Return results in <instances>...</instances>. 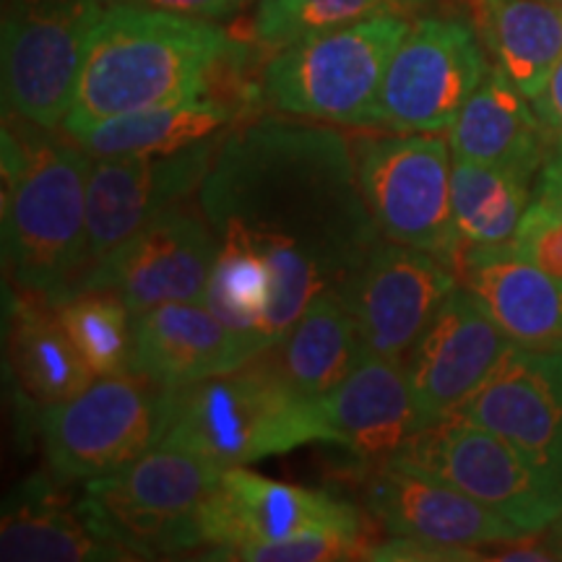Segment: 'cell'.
<instances>
[{
  "label": "cell",
  "instance_id": "obj_20",
  "mask_svg": "<svg viewBox=\"0 0 562 562\" xmlns=\"http://www.w3.org/2000/svg\"><path fill=\"white\" fill-rule=\"evenodd\" d=\"M336 446L364 461L385 463L425 427L404 362L364 355L331 393L318 398Z\"/></svg>",
  "mask_w": 562,
  "mask_h": 562
},
{
  "label": "cell",
  "instance_id": "obj_2",
  "mask_svg": "<svg viewBox=\"0 0 562 562\" xmlns=\"http://www.w3.org/2000/svg\"><path fill=\"white\" fill-rule=\"evenodd\" d=\"M232 58L237 42L216 21L110 5L89 42L63 131L76 138L112 117L206 94Z\"/></svg>",
  "mask_w": 562,
  "mask_h": 562
},
{
  "label": "cell",
  "instance_id": "obj_19",
  "mask_svg": "<svg viewBox=\"0 0 562 562\" xmlns=\"http://www.w3.org/2000/svg\"><path fill=\"white\" fill-rule=\"evenodd\" d=\"M456 277L510 344L562 351V281L518 256L510 243L463 248Z\"/></svg>",
  "mask_w": 562,
  "mask_h": 562
},
{
  "label": "cell",
  "instance_id": "obj_6",
  "mask_svg": "<svg viewBox=\"0 0 562 562\" xmlns=\"http://www.w3.org/2000/svg\"><path fill=\"white\" fill-rule=\"evenodd\" d=\"M409 26L406 13L389 11L292 42L266 60L258 94L284 115L372 125L383 76Z\"/></svg>",
  "mask_w": 562,
  "mask_h": 562
},
{
  "label": "cell",
  "instance_id": "obj_5",
  "mask_svg": "<svg viewBox=\"0 0 562 562\" xmlns=\"http://www.w3.org/2000/svg\"><path fill=\"white\" fill-rule=\"evenodd\" d=\"M224 469L167 432L121 472L83 482L81 508L131 560L159 558L201 544L203 503L220 487Z\"/></svg>",
  "mask_w": 562,
  "mask_h": 562
},
{
  "label": "cell",
  "instance_id": "obj_34",
  "mask_svg": "<svg viewBox=\"0 0 562 562\" xmlns=\"http://www.w3.org/2000/svg\"><path fill=\"white\" fill-rule=\"evenodd\" d=\"M533 108H537L547 133H550L552 151L562 154V60L558 63V68L552 70L542 94L533 100Z\"/></svg>",
  "mask_w": 562,
  "mask_h": 562
},
{
  "label": "cell",
  "instance_id": "obj_29",
  "mask_svg": "<svg viewBox=\"0 0 562 562\" xmlns=\"http://www.w3.org/2000/svg\"><path fill=\"white\" fill-rule=\"evenodd\" d=\"M50 305L97 378L131 372L136 315L131 313L121 294L87 290L50 302Z\"/></svg>",
  "mask_w": 562,
  "mask_h": 562
},
{
  "label": "cell",
  "instance_id": "obj_33",
  "mask_svg": "<svg viewBox=\"0 0 562 562\" xmlns=\"http://www.w3.org/2000/svg\"><path fill=\"white\" fill-rule=\"evenodd\" d=\"M104 9L110 5H128V9H149L180 13V16L222 21L243 11L250 0H102Z\"/></svg>",
  "mask_w": 562,
  "mask_h": 562
},
{
  "label": "cell",
  "instance_id": "obj_31",
  "mask_svg": "<svg viewBox=\"0 0 562 562\" xmlns=\"http://www.w3.org/2000/svg\"><path fill=\"white\" fill-rule=\"evenodd\" d=\"M370 544H364V531H315L284 542L252 544L229 552L224 560L245 562H334L368 558Z\"/></svg>",
  "mask_w": 562,
  "mask_h": 562
},
{
  "label": "cell",
  "instance_id": "obj_27",
  "mask_svg": "<svg viewBox=\"0 0 562 562\" xmlns=\"http://www.w3.org/2000/svg\"><path fill=\"white\" fill-rule=\"evenodd\" d=\"M269 351L292 389L307 398L331 393L362 357L355 318L339 292L321 294Z\"/></svg>",
  "mask_w": 562,
  "mask_h": 562
},
{
  "label": "cell",
  "instance_id": "obj_39",
  "mask_svg": "<svg viewBox=\"0 0 562 562\" xmlns=\"http://www.w3.org/2000/svg\"><path fill=\"white\" fill-rule=\"evenodd\" d=\"M554 550H558V554H560V560H562V544H560V547H554Z\"/></svg>",
  "mask_w": 562,
  "mask_h": 562
},
{
  "label": "cell",
  "instance_id": "obj_38",
  "mask_svg": "<svg viewBox=\"0 0 562 562\" xmlns=\"http://www.w3.org/2000/svg\"><path fill=\"white\" fill-rule=\"evenodd\" d=\"M547 3H552V5H558V9L562 11V0H547Z\"/></svg>",
  "mask_w": 562,
  "mask_h": 562
},
{
  "label": "cell",
  "instance_id": "obj_35",
  "mask_svg": "<svg viewBox=\"0 0 562 562\" xmlns=\"http://www.w3.org/2000/svg\"><path fill=\"white\" fill-rule=\"evenodd\" d=\"M533 191L547 195V199L554 201L562 209V154L550 151L544 167L537 175V186H533Z\"/></svg>",
  "mask_w": 562,
  "mask_h": 562
},
{
  "label": "cell",
  "instance_id": "obj_8",
  "mask_svg": "<svg viewBox=\"0 0 562 562\" xmlns=\"http://www.w3.org/2000/svg\"><path fill=\"white\" fill-rule=\"evenodd\" d=\"M351 149L362 195L383 235L456 271L463 243L453 220L451 144L435 133H393L357 138Z\"/></svg>",
  "mask_w": 562,
  "mask_h": 562
},
{
  "label": "cell",
  "instance_id": "obj_4",
  "mask_svg": "<svg viewBox=\"0 0 562 562\" xmlns=\"http://www.w3.org/2000/svg\"><path fill=\"white\" fill-rule=\"evenodd\" d=\"M222 469L307 442H334L318 398L292 389L271 351L240 368L170 389V430Z\"/></svg>",
  "mask_w": 562,
  "mask_h": 562
},
{
  "label": "cell",
  "instance_id": "obj_18",
  "mask_svg": "<svg viewBox=\"0 0 562 562\" xmlns=\"http://www.w3.org/2000/svg\"><path fill=\"white\" fill-rule=\"evenodd\" d=\"M508 347V336L459 286L404 357L406 381L425 425L453 417Z\"/></svg>",
  "mask_w": 562,
  "mask_h": 562
},
{
  "label": "cell",
  "instance_id": "obj_9",
  "mask_svg": "<svg viewBox=\"0 0 562 562\" xmlns=\"http://www.w3.org/2000/svg\"><path fill=\"white\" fill-rule=\"evenodd\" d=\"M391 461L453 484L531 537L550 529L562 510L558 476L474 422H430Z\"/></svg>",
  "mask_w": 562,
  "mask_h": 562
},
{
  "label": "cell",
  "instance_id": "obj_14",
  "mask_svg": "<svg viewBox=\"0 0 562 562\" xmlns=\"http://www.w3.org/2000/svg\"><path fill=\"white\" fill-rule=\"evenodd\" d=\"M220 144L222 138L209 136L172 154L94 159L87 186V256L76 279L161 211L199 193Z\"/></svg>",
  "mask_w": 562,
  "mask_h": 562
},
{
  "label": "cell",
  "instance_id": "obj_11",
  "mask_svg": "<svg viewBox=\"0 0 562 562\" xmlns=\"http://www.w3.org/2000/svg\"><path fill=\"white\" fill-rule=\"evenodd\" d=\"M487 70L482 37L472 21H412L383 76L372 125L391 133L448 131Z\"/></svg>",
  "mask_w": 562,
  "mask_h": 562
},
{
  "label": "cell",
  "instance_id": "obj_1",
  "mask_svg": "<svg viewBox=\"0 0 562 562\" xmlns=\"http://www.w3.org/2000/svg\"><path fill=\"white\" fill-rule=\"evenodd\" d=\"M199 203L216 237L203 302L243 360L290 334L321 294L339 292L383 240L339 131L279 117L222 138Z\"/></svg>",
  "mask_w": 562,
  "mask_h": 562
},
{
  "label": "cell",
  "instance_id": "obj_24",
  "mask_svg": "<svg viewBox=\"0 0 562 562\" xmlns=\"http://www.w3.org/2000/svg\"><path fill=\"white\" fill-rule=\"evenodd\" d=\"M13 302L9 323V362L16 389L32 406L47 409L68 402L97 381L83 355L70 339L45 297Z\"/></svg>",
  "mask_w": 562,
  "mask_h": 562
},
{
  "label": "cell",
  "instance_id": "obj_25",
  "mask_svg": "<svg viewBox=\"0 0 562 562\" xmlns=\"http://www.w3.org/2000/svg\"><path fill=\"white\" fill-rule=\"evenodd\" d=\"M495 63L533 102L562 60V11L547 0H469Z\"/></svg>",
  "mask_w": 562,
  "mask_h": 562
},
{
  "label": "cell",
  "instance_id": "obj_10",
  "mask_svg": "<svg viewBox=\"0 0 562 562\" xmlns=\"http://www.w3.org/2000/svg\"><path fill=\"white\" fill-rule=\"evenodd\" d=\"M102 13V0H5V115L45 131L63 125Z\"/></svg>",
  "mask_w": 562,
  "mask_h": 562
},
{
  "label": "cell",
  "instance_id": "obj_26",
  "mask_svg": "<svg viewBox=\"0 0 562 562\" xmlns=\"http://www.w3.org/2000/svg\"><path fill=\"white\" fill-rule=\"evenodd\" d=\"M232 121H235V108L206 91V94L188 97L180 102L112 117L108 123L83 131L76 140L94 159L172 154L214 136Z\"/></svg>",
  "mask_w": 562,
  "mask_h": 562
},
{
  "label": "cell",
  "instance_id": "obj_32",
  "mask_svg": "<svg viewBox=\"0 0 562 562\" xmlns=\"http://www.w3.org/2000/svg\"><path fill=\"white\" fill-rule=\"evenodd\" d=\"M510 248L552 279L562 281V209L558 203L533 191Z\"/></svg>",
  "mask_w": 562,
  "mask_h": 562
},
{
  "label": "cell",
  "instance_id": "obj_21",
  "mask_svg": "<svg viewBox=\"0 0 562 562\" xmlns=\"http://www.w3.org/2000/svg\"><path fill=\"white\" fill-rule=\"evenodd\" d=\"M531 104L495 63L448 128L453 157L501 167L529 180L537 178L552 144Z\"/></svg>",
  "mask_w": 562,
  "mask_h": 562
},
{
  "label": "cell",
  "instance_id": "obj_12",
  "mask_svg": "<svg viewBox=\"0 0 562 562\" xmlns=\"http://www.w3.org/2000/svg\"><path fill=\"white\" fill-rule=\"evenodd\" d=\"M214 256V229L201 203L186 199L161 211L121 248L83 271L63 297L110 290L121 294L133 315L167 302H203Z\"/></svg>",
  "mask_w": 562,
  "mask_h": 562
},
{
  "label": "cell",
  "instance_id": "obj_13",
  "mask_svg": "<svg viewBox=\"0 0 562 562\" xmlns=\"http://www.w3.org/2000/svg\"><path fill=\"white\" fill-rule=\"evenodd\" d=\"M448 263L409 245L381 240L339 294L355 318L364 355L404 362L440 305L459 290Z\"/></svg>",
  "mask_w": 562,
  "mask_h": 562
},
{
  "label": "cell",
  "instance_id": "obj_7",
  "mask_svg": "<svg viewBox=\"0 0 562 562\" xmlns=\"http://www.w3.org/2000/svg\"><path fill=\"white\" fill-rule=\"evenodd\" d=\"M170 430V389L138 372L100 375L68 402L40 412L53 476L89 482L121 472Z\"/></svg>",
  "mask_w": 562,
  "mask_h": 562
},
{
  "label": "cell",
  "instance_id": "obj_15",
  "mask_svg": "<svg viewBox=\"0 0 562 562\" xmlns=\"http://www.w3.org/2000/svg\"><path fill=\"white\" fill-rule=\"evenodd\" d=\"M201 544L211 547V560L252 544L284 542L315 531H364L355 505L336 501L328 492L269 480L245 467L222 472L220 487L203 503L199 518Z\"/></svg>",
  "mask_w": 562,
  "mask_h": 562
},
{
  "label": "cell",
  "instance_id": "obj_3",
  "mask_svg": "<svg viewBox=\"0 0 562 562\" xmlns=\"http://www.w3.org/2000/svg\"><path fill=\"white\" fill-rule=\"evenodd\" d=\"M91 165L76 138L3 128V258L19 292L53 302L81 271Z\"/></svg>",
  "mask_w": 562,
  "mask_h": 562
},
{
  "label": "cell",
  "instance_id": "obj_30",
  "mask_svg": "<svg viewBox=\"0 0 562 562\" xmlns=\"http://www.w3.org/2000/svg\"><path fill=\"white\" fill-rule=\"evenodd\" d=\"M389 11L406 13L402 0H258L252 37L266 50H281L313 34Z\"/></svg>",
  "mask_w": 562,
  "mask_h": 562
},
{
  "label": "cell",
  "instance_id": "obj_28",
  "mask_svg": "<svg viewBox=\"0 0 562 562\" xmlns=\"http://www.w3.org/2000/svg\"><path fill=\"white\" fill-rule=\"evenodd\" d=\"M453 220L463 248L508 245L533 199L531 180L453 157Z\"/></svg>",
  "mask_w": 562,
  "mask_h": 562
},
{
  "label": "cell",
  "instance_id": "obj_16",
  "mask_svg": "<svg viewBox=\"0 0 562 562\" xmlns=\"http://www.w3.org/2000/svg\"><path fill=\"white\" fill-rule=\"evenodd\" d=\"M453 417L495 432L562 482V351L510 344Z\"/></svg>",
  "mask_w": 562,
  "mask_h": 562
},
{
  "label": "cell",
  "instance_id": "obj_36",
  "mask_svg": "<svg viewBox=\"0 0 562 562\" xmlns=\"http://www.w3.org/2000/svg\"><path fill=\"white\" fill-rule=\"evenodd\" d=\"M432 3H438V0H402V9L406 13H412V11L427 9V5H432Z\"/></svg>",
  "mask_w": 562,
  "mask_h": 562
},
{
  "label": "cell",
  "instance_id": "obj_17",
  "mask_svg": "<svg viewBox=\"0 0 562 562\" xmlns=\"http://www.w3.org/2000/svg\"><path fill=\"white\" fill-rule=\"evenodd\" d=\"M364 501L393 537L463 552L467 560H482V554L474 552L476 547L531 537L453 484L396 461L378 463L364 490Z\"/></svg>",
  "mask_w": 562,
  "mask_h": 562
},
{
  "label": "cell",
  "instance_id": "obj_23",
  "mask_svg": "<svg viewBox=\"0 0 562 562\" xmlns=\"http://www.w3.org/2000/svg\"><path fill=\"white\" fill-rule=\"evenodd\" d=\"M45 476H34L13 490L0 521L3 562H102L131 560L121 544L91 524L79 501L55 490Z\"/></svg>",
  "mask_w": 562,
  "mask_h": 562
},
{
  "label": "cell",
  "instance_id": "obj_22",
  "mask_svg": "<svg viewBox=\"0 0 562 562\" xmlns=\"http://www.w3.org/2000/svg\"><path fill=\"white\" fill-rule=\"evenodd\" d=\"M240 364L235 336L206 302H167L133 321L131 372L161 389H180Z\"/></svg>",
  "mask_w": 562,
  "mask_h": 562
},
{
  "label": "cell",
  "instance_id": "obj_37",
  "mask_svg": "<svg viewBox=\"0 0 562 562\" xmlns=\"http://www.w3.org/2000/svg\"><path fill=\"white\" fill-rule=\"evenodd\" d=\"M550 531H552V537L558 539V542L562 544V510H560V516L554 518V524L550 526Z\"/></svg>",
  "mask_w": 562,
  "mask_h": 562
}]
</instances>
